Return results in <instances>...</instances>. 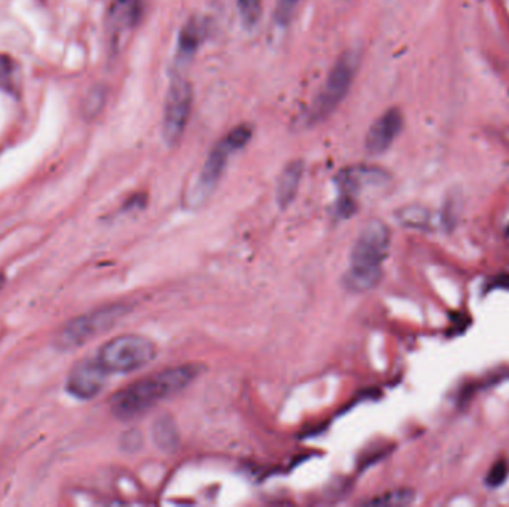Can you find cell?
Segmentation results:
<instances>
[{
  "instance_id": "cell-3",
  "label": "cell",
  "mask_w": 509,
  "mask_h": 507,
  "mask_svg": "<svg viewBox=\"0 0 509 507\" xmlns=\"http://www.w3.org/2000/svg\"><path fill=\"white\" fill-rule=\"evenodd\" d=\"M156 357V345L147 337L125 333L101 345L97 359L109 373H130L149 365Z\"/></svg>"
},
{
  "instance_id": "cell-6",
  "label": "cell",
  "mask_w": 509,
  "mask_h": 507,
  "mask_svg": "<svg viewBox=\"0 0 509 507\" xmlns=\"http://www.w3.org/2000/svg\"><path fill=\"white\" fill-rule=\"evenodd\" d=\"M252 134L253 128L249 124H240L215 144L198 176L195 191L201 198L207 197L215 190L225 171L229 156L243 149L252 139Z\"/></svg>"
},
{
  "instance_id": "cell-13",
  "label": "cell",
  "mask_w": 509,
  "mask_h": 507,
  "mask_svg": "<svg viewBox=\"0 0 509 507\" xmlns=\"http://www.w3.org/2000/svg\"><path fill=\"white\" fill-rule=\"evenodd\" d=\"M144 0H113L110 18L116 30L124 32L133 28L143 13Z\"/></svg>"
},
{
  "instance_id": "cell-7",
  "label": "cell",
  "mask_w": 509,
  "mask_h": 507,
  "mask_svg": "<svg viewBox=\"0 0 509 507\" xmlns=\"http://www.w3.org/2000/svg\"><path fill=\"white\" fill-rule=\"evenodd\" d=\"M193 101V85L188 81L178 78L170 83L161 125L163 139L170 146L178 144L182 139L189 121V115H191Z\"/></svg>"
},
{
  "instance_id": "cell-17",
  "label": "cell",
  "mask_w": 509,
  "mask_h": 507,
  "mask_svg": "<svg viewBox=\"0 0 509 507\" xmlns=\"http://www.w3.org/2000/svg\"><path fill=\"white\" fill-rule=\"evenodd\" d=\"M414 492L411 489H398L394 492H389L375 500H371L368 504L372 506H406L413 503Z\"/></svg>"
},
{
  "instance_id": "cell-8",
  "label": "cell",
  "mask_w": 509,
  "mask_h": 507,
  "mask_svg": "<svg viewBox=\"0 0 509 507\" xmlns=\"http://www.w3.org/2000/svg\"><path fill=\"white\" fill-rule=\"evenodd\" d=\"M109 372L98 359H85L70 371L66 388L69 393L81 400H90L101 393L108 383Z\"/></svg>"
},
{
  "instance_id": "cell-10",
  "label": "cell",
  "mask_w": 509,
  "mask_h": 507,
  "mask_svg": "<svg viewBox=\"0 0 509 507\" xmlns=\"http://www.w3.org/2000/svg\"><path fill=\"white\" fill-rule=\"evenodd\" d=\"M404 127V117L399 109L394 107L384 112L380 118H377L365 139V148L371 155H380L386 152L391 143L399 136Z\"/></svg>"
},
{
  "instance_id": "cell-4",
  "label": "cell",
  "mask_w": 509,
  "mask_h": 507,
  "mask_svg": "<svg viewBox=\"0 0 509 507\" xmlns=\"http://www.w3.org/2000/svg\"><path fill=\"white\" fill-rule=\"evenodd\" d=\"M128 313V308L121 303L101 307L70 320L60 332L57 344L63 350L78 349V346L91 341L93 338L108 332L118 323Z\"/></svg>"
},
{
  "instance_id": "cell-9",
  "label": "cell",
  "mask_w": 509,
  "mask_h": 507,
  "mask_svg": "<svg viewBox=\"0 0 509 507\" xmlns=\"http://www.w3.org/2000/svg\"><path fill=\"white\" fill-rule=\"evenodd\" d=\"M340 186V211L352 213L356 195L365 187H377L387 182L384 171L372 167H353L341 171L337 177Z\"/></svg>"
},
{
  "instance_id": "cell-20",
  "label": "cell",
  "mask_w": 509,
  "mask_h": 507,
  "mask_svg": "<svg viewBox=\"0 0 509 507\" xmlns=\"http://www.w3.org/2000/svg\"><path fill=\"white\" fill-rule=\"evenodd\" d=\"M508 473H509V466L508 462L505 460H499L496 465H494L487 477H486V484L491 488H496V486H501L508 477Z\"/></svg>"
},
{
  "instance_id": "cell-18",
  "label": "cell",
  "mask_w": 509,
  "mask_h": 507,
  "mask_svg": "<svg viewBox=\"0 0 509 507\" xmlns=\"http://www.w3.org/2000/svg\"><path fill=\"white\" fill-rule=\"evenodd\" d=\"M261 6H263V0H239L240 16L247 27H252L258 23L261 17Z\"/></svg>"
},
{
  "instance_id": "cell-1",
  "label": "cell",
  "mask_w": 509,
  "mask_h": 507,
  "mask_svg": "<svg viewBox=\"0 0 509 507\" xmlns=\"http://www.w3.org/2000/svg\"><path fill=\"white\" fill-rule=\"evenodd\" d=\"M198 373L200 368L195 365L174 366L152 373L115 393L110 399V409L121 419L140 416L159 402L179 393L197 378Z\"/></svg>"
},
{
  "instance_id": "cell-19",
  "label": "cell",
  "mask_w": 509,
  "mask_h": 507,
  "mask_svg": "<svg viewBox=\"0 0 509 507\" xmlns=\"http://www.w3.org/2000/svg\"><path fill=\"white\" fill-rule=\"evenodd\" d=\"M301 0H279L274 11V20L279 25L285 27L292 20L295 9L298 8Z\"/></svg>"
},
{
  "instance_id": "cell-2",
  "label": "cell",
  "mask_w": 509,
  "mask_h": 507,
  "mask_svg": "<svg viewBox=\"0 0 509 507\" xmlns=\"http://www.w3.org/2000/svg\"><path fill=\"white\" fill-rule=\"evenodd\" d=\"M390 249V229L380 221L362 228L353 245L344 284L348 291L363 293L374 289L383 277V264Z\"/></svg>"
},
{
  "instance_id": "cell-16",
  "label": "cell",
  "mask_w": 509,
  "mask_h": 507,
  "mask_svg": "<svg viewBox=\"0 0 509 507\" xmlns=\"http://www.w3.org/2000/svg\"><path fill=\"white\" fill-rule=\"evenodd\" d=\"M20 69L11 57L0 54V90L17 95L20 90Z\"/></svg>"
},
{
  "instance_id": "cell-11",
  "label": "cell",
  "mask_w": 509,
  "mask_h": 507,
  "mask_svg": "<svg viewBox=\"0 0 509 507\" xmlns=\"http://www.w3.org/2000/svg\"><path fill=\"white\" fill-rule=\"evenodd\" d=\"M206 37H207V21L205 18L193 17L191 20H188L179 33L178 55L183 60L191 59Z\"/></svg>"
},
{
  "instance_id": "cell-5",
  "label": "cell",
  "mask_w": 509,
  "mask_h": 507,
  "mask_svg": "<svg viewBox=\"0 0 509 507\" xmlns=\"http://www.w3.org/2000/svg\"><path fill=\"white\" fill-rule=\"evenodd\" d=\"M358 69V55L353 51L344 52L331 69L324 90L310 110V122H319L336 110L350 91Z\"/></svg>"
},
{
  "instance_id": "cell-15",
  "label": "cell",
  "mask_w": 509,
  "mask_h": 507,
  "mask_svg": "<svg viewBox=\"0 0 509 507\" xmlns=\"http://www.w3.org/2000/svg\"><path fill=\"white\" fill-rule=\"evenodd\" d=\"M154 441L158 448L171 451L179 442V434L170 416H161L154 423Z\"/></svg>"
},
{
  "instance_id": "cell-12",
  "label": "cell",
  "mask_w": 509,
  "mask_h": 507,
  "mask_svg": "<svg viewBox=\"0 0 509 507\" xmlns=\"http://www.w3.org/2000/svg\"><path fill=\"white\" fill-rule=\"evenodd\" d=\"M302 173L304 164L301 159H295V161L289 163L282 171L278 185V202L282 209H286L289 204H292V201L295 199L302 179Z\"/></svg>"
},
{
  "instance_id": "cell-14",
  "label": "cell",
  "mask_w": 509,
  "mask_h": 507,
  "mask_svg": "<svg viewBox=\"0 0 509 507\" xmlns=\"http://www.w3.org/2000/svg\"><path fill=\"white\" fill-rule=\"evenodd\" d=\"M398 221L401 225L406 226V228H413V229H430L432 228V222H433V216L429 211V209L418 206V204H413V206H406L404 209H401L396 214Z\"/></svg>"
}]
</instances>
